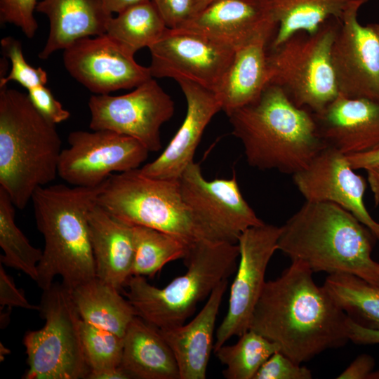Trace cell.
Returning <instances> with one entry per match:
<instances>
[{"label":"cell","mask_w":379,"mask_h":379,"mask_svg":"<svg viewBox=\"0 0 379 379\" xmlns=\"http://www.w3.org/2000/svg\"><path fill=\"white\" fill-rule=\"evenodd\" d=\"M368 379H379V371H373L368 377Z\"/></svg>","instance_id":"obj_47"},{"label":"cell","mask_w":379,"mask_h":379,"mask_svg":"<svg viewBox=\"0 0 379 379\" xmlns=\"http://www.w3.org/2000/svg\"><path fill=\"white\" fill-rule=\"evenodd\" d=\"M374 238L343 207L306 201L281 227L277 249L313 272L351 274L379 285V263L371 257Z\"/></svg>","instance_id":"obj_2"},{"label":"cell","mask_w":379,"mask_h":379,"mask_svg":"<svg viewBox=\"0 0 379 379\" xmlns=\"http://www.w3.org/2000/svg\"><path fill=\"white\" fill-rule=\"evenodd\" d=\"M148 0H101L106 11L112 14L119 13L126 8Z\"/></svg>","instance_id":"obj_44"},{"label":"cell","mask_w":379,"mask_h":379,"mask_svg":"<svg viewBox=\"0 0 379 379\" xmlns=\"http://www.w3.org/2000/svg\"><path fill=\"white\" fill-rule=\"evenodd\" d=\"M87 379H131L121 366L100 371H91Z\"/></svg>","instance_id":"obj_43"},{"label":"cell","mask_w":379,"mask_h":379,"mask_svg":"<svg viewBox=\"0 0 379 379\" xmlns=\"http://www.w3.org/2000/svg\"><path fill=\"white\" fill-rule=\"evenodd\" d=\"M340 23L330 18L312 32L298 31L269 48V84L281 88L296 107L318 113L338 95L331 53Z\"/></svg>","instance_id":"obj_7"},{"label":"cell","mask_w":379,"mask_h":379,"mask_svg":"<svg viewBox=\"0 0 379 379\" xmlns=\"http://www.w3.org/2000/svg\"><path fill=\"white\" fill-rule=\"evenodd\" d=\"M82 321L124 337L136 312L120 291L97 277L70 291Z\"/></svg>","instance_id":"obj_26"},{"label":"cell","mask_w":379,"mask_h":379,"mask_svg":"<svg viewBox=\"0 0 379 379\" xmlns=\"http://www.w3.org/2000/svg\"><path fill=\"white\" fill-rule=\"evenodd\" d=\"M159 11L151 0L132 6L112 18L106 34L125 51L134 56L140 49L148 48L167 29Z\"/></svg>","instance_id":"obj_28"},{"label":"cell","mask_w":379,"mask_h":379,"mask_svg":"<svg viewBox=\"0 0 379 379\" xmlns=\"http://www.w3.org/2000/svg\"><path fill=\"white\" fill-rule=\"evenodd\" d=\"M0 305L3 307H21L27 310H39V305L31 304L22 289L18 288L13 279L4 270L0 263Z\"/></svg>","instance_id":"obj_39"},{"label":"cell","mask_w":379,"mask_h":379,"mask_svg":"<svg viewBox=\"0 0 379 379\" xmlns=\"http://www.w3.org/2000/svg\"><path fill=\"white\" fill-rule=\"evenodd\" d=\"M36 11L46 15L50 25L46 43L39 53L41 60L77 39L105 34L112 18L101 0H40Z\"/></svg>","instance_id":"obj_24"},{"label":"cell","mask_w":379,"mask_h":379,"mask_svg":"<svg viewBox=\"0 0 379 379\" xmlns=\"http://www.w3.org/2000/svg\"><path fill=\"white\" fill-rule=\"evenodd\" d=\"M88 107L91 129L132 137L149 152L161 149L160 128L174 113L173 100L153 78L127 94H94L89 99Z\"/></svg>","instance_id":"obj_12"},{"label":"cell","mask_w":379,"mask_h":379,"mask_svg":"<svg viewBox=\"0 0 379 379\" xmlns=\"http://www.w3.org/2000/svg\"><path fill=\"white\" fill-rule=\"evenodd\" d=\"M347 331L349 340L359 345L379 343V328L361 325L348 316Z\"/></svg>","instance_id":"obj_40"},{"label":"cell","mask_w":379,"mask_h":379,"mask_svg":"<svg viewBox=\"0 0 379 379\" xmlns=\"http://www.w3.org/2000/svg\"><path fill=\"white\" fill-rule=\"evenodd\" d=\"M231 345L225 344L214 353L225 366L222 371L227 379H254L262 365L276 352L279 346L256 331L248 329Z\"/></svg>","instance_id":"obj_32"},{"label":"cell","mask_w":379,"mask_h":379,"mask_svg":"<svg viewBox=\"0 0 379 379\" xmlns=\"http://www.w3.org/2000/svg\"><path fill=\"white\" fill-rule=\"evenodd\" d=\"M29 98L35 108L54 124L67 120L70 113L62 107L51 90L42 85L27 91Z\"/></svg>","instance_id":"obj_37"},{"label":"cell","mask_w":379,"mask_h":379,"mask_svg":"<svg viewBox=\"0 0 379 379\" xmlns=\"http://www.w3.org/2000/svg\"><path fill=\"white\" fill-rule=\"evenodd\" d=\"M335 303L354 321L379 328V285L351 274H331L323 285Z\"/></svg>","instance_id":"obj_29"},{"label":"cell","mask_w":379,"mask_h":379,"mask_svg":"<svg viewBox=\"0 0 379 379\" xmlns=\"http://www.w3.org/2000/svg\"><path fill=\"white\" fill-rule=\"evenodd\" d=\"M215 0H194V15L204 9Z\"/></svg>","instance_id":"obj_46"},{"label":"cell","mask_w":379,"mask_h":379,"mask_svg":"<svg viewBox=\"0 0 379 379\" xmlns=\"http://www.w3.org/2000/svg\"><path fill=\"white\" fill-rule=\"evenodd\" d=\"M81 333L90 371L120 366L124 337L84 321Z\"/></svg>","instance_id":"obj_33"},{"label":"cell","mask_w":379,"mask_h":379,"mask_svg":"<svg viewBox=\"0 0 379 379\" xmlns=\"http://www.w3.org/2000/svg\"><path fill=\"white\" fill-rule=\"evenodd\" d=\"M120 366L136 379H180L175 356L158 328L136 316L124 336Z\"/></svg>","instance_id":"obj_25"},{"label":"cell","mask_w":379,"mask_h":379,"mask_svg":"<svg viewBox=\"0 0 379 379\" xmlns=\"http://www.w3.org/2000/svg\"><path fill=\"white\" fill-rule=\"evenodd\" d=\"M228 279L213 289L198 314L187 324L159 329L177 361L180 379H205L214 349L213 335L219 308Z\"/></svg>","instance_id":"obj_21"},{"label":"cell","mask_w":379,"mask_h":379,"mask_svg":"<svg viewBox=\"0 0 379 379\" xmlns=\"http://www.w3.org/2000/svg\"><path fill=\"white\" fill-rule=\"evenodd\" d=\"M64 66L95 95L136 88L152 79L149 67L137 63L106 34L74 41L64 49Z\"/></svg>","instance_id":"obj_16"},{"label":"cell","mask_w":379,"mask_h":379,"mask_svg":"<svg viewBox=\"0 0 379 379\" xmlns=\"http://www.w3.org/2000/svg\"><path fill=\"white\" fill-rule=\"evenodd\" d=\"M43 328L23 338L28 368L25 379H87L90 372L81 339V319L70 291L53 283L43 291Z\"/></svg>","instance_id":"obj_9"},{"label":"cell","mask_w":379,"mask_h":379,"mask_svg":"<svg viewBox=\"0 0 379 379\" xmlns=\"http://www.w3.org/2000/svg\"><path fill=\"white\" fill-rule=\"evenodd\" d=\"M239 256L237 244L198 242L183 259L184 274L163 288L151 285L145 277L132 276L125 295L137 316L159 329L182 325L198 303L233 273Z\"/></svg>","instance_id":"obj_6"},{"label":"cell","mask_w":379,"mask_h":379,"mask_svg":"<svg viewBox=\"0 0 379 379\" xmlns=\"http://www.w3.org/2000/svg\"><path fill=\"white\" fill-rule=\"evenodd\" d=\"M103 183L95 187L56 184L34 192L36 224L45 241L36 281L42 291L56 276L69 291L96 277L88 215Z\"/></svg>","instance_id":"obj_4"},{"label":"cell","mask_w":379,"mask_h":379,"mask_svg":"<svg viewBox=\"0 0 379 379\" xmlns=\"http://www.w3.org/2000/svg\"><path fill=\"white\" fill-rule=\"evenodd\" d=\"M151 1L159 11L168 28H179L194 15V0Z\"/></svg>","instance_id":"obj_38"},{"label":"cell","mask_w":379,"mask_h":379,"mask_svg":"<svg viewBox=\"0 0 379 379\" xmlns=\"http://www.w3.org/2000/svg\"><path fill=\"white\" fill-rule=\"evenodd\" d=\"M15 207L8 193L0 187V246L4 253L0 261L36 281L43 251L34 247L16 225Z\"/></svg>","instance_id":"obj_31"},{"label":"cell","mask_w":379,"mask_h":379,"mask_svg":"<svg viewBox=\"0 0 379 379\" xmlns=\"http://www.w3.org/2000/svg\"><path fill=\"white\" fill-rule=\"evenodd\" d=\"M278 22L277 34L269 48L281 44L298 31L312 32L330 18L341 19L359 0H266Z\"/></svg>","instance_id":"obj_27"},{"label":"cell","mask_w":379,"mask_h":379,"mask_svg":"<svg viewBox=\"0 0 379 379\" xmlns=\"http://www.w3.org/2000/svg\"><path fill=\"white\" fill-rule=\"evenodd\" d=\"M61 145L55 124L27 94L0 87V187L16 208H25L38 187L55 179Z\"/></svg>","instance_id":"obj_5"},{"label":"cell","mask_w":379,"mask_h":379,"mask_svg":"<svg viewBox=\"0 0 379 379\" xmlns=\"http://www.w3.org/2000/svg\"><path fill=\"white\" fill-rule=\"evenodd\" d=\"M312 273L294 260L279 277L266 281L249 328L300 364L349 340L347 314L315 284Z\"/></svg>","instance_id":"obj_1"},{"label":"cell","mask_w":379,"mask_h":379,"mask_svg":"<svg viewBox=\"0 0 379 379\" xmlns=\"http://www.w3.org/2000/svg\"><path fill=\"white\" fill-rule=\"evenodd\" d=\"M67 141L69 147L62 149L58 175L77 187H98L114 172L139 168L149 152L138 140L108 130L72 131Z\"/></svg>","instance_id":"obj_11"},{"label":"cell","mask_w":379,"mask_h":379,"mask_svg":"<svg viewBox=\"0 0 379 379\" xmlns=\"http://www.w3.org/2000/svg\"><path fill=\"white\" fill-rule=\"evenodd\" d=\"M96 277L118 290L132 277L135 245L132 225L96 204L88 215Z\"/></svg>","instance_id":"obj_23"},{"label":"cell","mask_w":379,"mask_h":379,"mask_svg":"<svg viewBox=\"0 0 379 379\" xmlns=\"http://www.w3.org/2000/svg\"><path fill=\"white\" fill-rule=\"evenodd\" d=\"M97 204L126 224L166 232L189 246L208 242L182 200L178 180L147 177L138 168L112 174L103 183Z\"/></svg>","instance_id":"obj_8"},{"label":"cell","mask_w":379,"mask_h":379,"mask_svg":"<svg viewBox=\"0 0 379 379\" xmlns=\"http://www.w3.org/2000/svg\"><path fill=\"white\" fill-rule=\"evenodd\" d=\"M281 227L263 223L246 230L240 235L239 263L230 287L227 311L220 324L215 351L232 337L248 331L255 307L264 285L268 263L277 249Z\"/></svg>","instance_id":"obj_13"},{"label":"cell","mask_w":379,"mask_h":379,"mask_svg":"<svg viewBox=\"0 0 379 379\" xmlns=\"http://www.w3.org/2000/svg\"><path fill=\"white\" fill-rule=\"evenodd\" d=\"M312 114L326 146L346 156L367 152L379 144V100L339 93L322 111Z\"/></svg>","instance_id":"obj_20"},{"label":"cell","mask_w":379,"mask_h":379,"mask_svg":"<svg viewBox=\"0 0 379 379\" xmlns=\"http://www.w3.org/2000/svg\"><path fill=\"white\" fill-rule=\"evenodd\" d=\"M149 50L152 78L194 82L213 92L232 61L234 50L202 35L167 28Z\"/></svg>","instance_id":"obj_14"},{"label":"cell","mask_w":379,"mask_h":379,"mask_svg":"<svg viewBox=\"0 0 379 379\" xmlns=\"http://www.w3.org/2000/svg\"><path fill=\"white\" fill-rule=\"evenodd\" d=\"M248 164L291 174L324 147L312 113L296 107L281 88L268 84L255 101L227 114Z\"/></svg>","instance_id":"obj_3"},{"label":"cell","mask_w":379,"mask_h":379,"mask_svg":"<svg viewBox=\"0 0 379 379\" xmlns=\"http://www.w3.org/2000/svg\"><path fill=\"white\" fill-rule=\"evenodd\" d=\"M3 54L11 62V69L6 77H1L0 87L11 81L19 83L27 91L42 85L48 81L47 73L41 67H33L25 60L20 41L11 36L1 41Z\"/></svg>","instance_id":"obj_34"},{"label":"cell","mask_w":379,"mask_h":379,"mask_svg":"<svg viewBox=\"0 0 379 379\" xmlns=\"http://www.w3.org/2000/svg\"><path fill=\"white\" fill-rule=\"evenodd\" d=\"M375 360L369 354L359 355L338 377V379H368L373 371Z\"/></svg>","instance_id":"obj_41"},{"label":"cell","mask_w":379,"mask_h":379,"mask_svg":"<svg viewBox=\"0 0 379 379\" xmlns=\"http://www.w3.org/2000/svg\"><path fill=\"white\" fill-rule=\"evenodd\" d=\"M176 81L186 99V115L162 153L138 168L147 177L178 180L187 166L194 162L197 147L207 125L215 114L222 110L213 91L188 80Z\"/></svg>","instance_id":"obj_18"},{"label":"cell","mask_w":379,"mask_h":379,"mask_svg":"<svg viewBox=\"0 0 379 379\" xmlns=\"http://www.w3.org/2000/svg\"><path fill=\"white\" fill-rule=\"evenodd\" d=\"M278 27L266 0H215L177 29L236 51L261 33L277 31Z\"/></svg>","instance_id":"obj_19"},{"label":"cell","mask_w":379,"mask_h":379,"mask_svg":"<svg viewBox=\"0 0 379 379\" xmlns=\"http://www.w3.org/2000/svg\"><path fill=\"white\" fill-rule=\"evenodd\" d=\"M368 0L352 4L340 19L331 47L339 93L379 100V23L362 25L358 13Z\"/></svg>","instance_id":"obj_15"},{"label":"cell","mask_w":379,"mask_h":379,"mask_svg":"<svg viewBox=\"0 0 379 379\" xmlns=\"http://www.w3.org/2000/svg\"><path fill=\"white\" fill-rule=\"evenodd\" d=\"M178 180L182 200L205 241L237 244L246 230L264 223L244 198L235 173L207 180L194 161Z\"/></svg>","instance_id":"obj_10"},{"label":"cell","mask_w":379,"mask_h":379,"mask_svg":"<svg viewBox=\"0 0 379 379\" xmlns=\"http://www.w3.org/2000/svg\"><path fill=\"white\" fill-rule=\"evenodd\" d=\"M347 160L354 170H366L379 165V144L373 149L347 156Z\"/></svg>","instance_id":"obj_42"},{"label":"cell","mask_w":379,"mask_h":379,"mask_svg":"<svg viewBox=\"0 0 379 379\" xmlns=\"http://www.w3.org/2000/svg\"><path fill=\"white\" fill-rule=\"evenodd\" d=\"M368 182L373 194L375 205H379V165L366 170Z\"/></svg>","instance_id":"obj_45"},{"label":"cell","mask_w":379,"mask_h":379,"mask_svg":"<svg viewBox=\"0 0 379 379\" xmlns=\"http://www.w3.org/2000/svg\"><path fill=\"white\" fill-rule=\"evenodd\" d=\"M38 2V0H0L1 24H13L20 28L27 38H32L38 29L34 16Z\"/></svg>","instance_id":"obj_35"},{"label":"cell","mask_w":379,"mask_h":379,"mask_svg":"<svg viewBox=\"0 0 379 379\" xmlns=\"http://www.w3.org/2000/svg\"><path fill=\"white\" fill-rule=\"evenodd\" d=\"M135 255L132 276L154 277L167 263L184 259L190 246L166 232L132 225Z\"/></svg>","instance_id":"obj_30"},{"label":"cell","mask_w":379,"mask_h":379,"mask_svg":"<svg viewBox=\"0 0 379 379\" xmlns=\"http://www.w3.org/2000/svg\"><path fill=\"white\" fill-rule=\"evenodd\" d=\"M310 369L278 351L260 368L254 379H311Z\"/></svg>","instance_id":"obj_36"},{"label":"cell","mask_w":379,"mask_h":379,"mask_svg":"<svg viewBox=\"0 0 379 379\" xmlns=\"http://www.w3.org/2000/svg\"><path fill=\"white\" fill-rule=\"evenodd\" d=\"M347 156L326 146L301 171L293 175L295 185L307 201L334 203L354 215L379 239V222L364 201L366 182L357 174Z\"/></svg>","instance_id":"obj_17"},{"label":"cell","mask_w":379,"mask_h":379,"mask_svg":"<svg viewBox=\"0 0 379 379\" xmlns=\"http://www.w3.org/2000/svg\"><path fill=\"white\" fill-rule=\"evenodd\" d=\"M277 32L261 33L234 51L214 91L226 114L256 100L269 84L268 51Z\"/></svg>","instance_id":"obj_22"}]
</instances>
